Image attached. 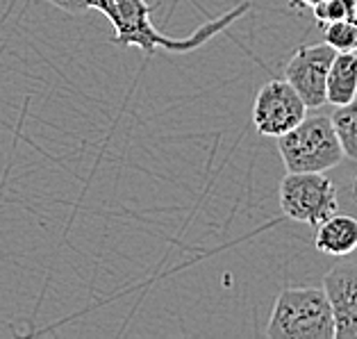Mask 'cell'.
I'll use <instances>...</instances> for the list:
<instances>
[{
	"label": "cell",
	"mask_w": 357,
	"mask_h": 339,
	"mask_svg": "<svg viewBox=\"0 0 357 339\" xmlns=\"http://www.w3.org/2000/svg\"><path fill=\"white\" fill-rule=\"evenodd\" d=\"M46 3L68 14H84L89 10L105 14V19L114 28V41L119 46L123 48L137 46L146 55H155L158 50H167V53H191V50H196L203 43L214 39L216 34L225 32L234 21H239L250 10V3H239L230 12L221 14L219 19L203 23L194 34H189L185 39H176L155 28L151 21L155 7L148 5L146 0H46Z\"/></svg>",
	"instance_id": "cell-1"
},
{
	"label": "cell",
	"mask_w": 357,
	"mask_h": 339,
	"mask_svg": "<svg viewBox=\"0 0 357 339\" xmlns=\"http://www.w3.org/2000/svg\"><path fill=\"white\" fill-rule=\"evenodd\" d=\"M271 339H335L330 301L319 287H287L275 299L266 326Z\"/></svg>",
	"instance_id": "cell-2"
},
{
	"label": "cell",
	"mask_w": 357,
	"mask_h": 339,
	"mask_svg": "<svg viewBox=\"0 0 357 339\" xmlns=\"http://www.w3.org/2000/svg\"><path fill=\"white\" fill-rule=\"evenodd\" d=\"M287 173H326L344 160L330 116H305L289 133L275 139Z\"/></svg>",
	"instance_id": "cell-3"
},
{
	"label": "cell",
	"mask_w": 357,
	"mask_h": 339,
	"mask_svg": "<svg viewBox=\"0 0 357 339\" xmlns=\"http://www.w3.org/2000/svg\"><path fill=\"white\" fill-rule=\"evenodd\" d=\"M280 210L287 219L317 228L339 212L335 182L326 173H287L280 185Z\"/></svg>",
	"instance_id": "cell-4"
},
{
	"label": "cell",
	"mask_w": 357,
	"mask_h": 339,
	"mask_svg": "<svg viewBox=\"0 0 357 339\" xmlns=\"http://www.w3.org/2000/svg\"><path fill=\"white\" fill-rule=\"evenodd\" d=\"M307 116V105L287 80H268L252 103V126L262 137L278 139Z\"/></svg>",
	"instance_id": "cell-5"
},
{
	"label": "cell",
	"mask_w": 357,
	"mask_h": 339,
	"mask_svg": "<svg viewBox=\"0 0 357 339\" xmlns=\"http://www.w3.org/2000/svg\"><path fill=\"white\" fill-rule=\"evenodd\" d=\"M337 50L330 43L301 46L284 66V80L301 96L307 110H319L326 103V80Z\"/></svg>",
	"instance_id": "cell-6"
},
{
	"label": "cell",
	"mask_w": 357,
	"mask_h": 339,
	"mask_svg": "<svg viewBox=\"0 0 357 339\" xmlns=\"http://www.w3.org/2000/svg\"><path fill=\"white\" fill-rule=\"evenodd\" d=\"M324 292L335 317V339H357V257L333 266Z\"/></svg>",
	"instance_id": "cell-7"
},
{
	"label": "cell",
	"mask_w": 357,
	"mask_h": 339,
	"mask_svg": "<svg viewBox=\"0 0 357 339\" xmlns=\"http://www.w3.org/2000/svg\"><path fill=\"white\" fill-rule=\"evenodd\" d=\"M314 248L324 255L348 257L357 250V219L351 214L335 212L317 225Z\"/></svg>",
	"instance_id": "cell-8"
},
{
	"label": "cell",
	"mask_w": 357,
	"mask_h": 339,
	"mask_svg": "<svg viewBox=\"0 0 357 339\" xmlns=\"http://www.w3.org/2000/svg\"><path fill=\"white\" fill-rule=\"evenodd\" d=\"M357 98V53H337L326 80V103L346 105Z\"/></svg>",
	"instance_id": "cell-9"
},
{
	"label": "cell",
	"mask_w": 357,
	"mask_h": 339,
	"mask_svg": "<svg viewBox=\"0 0 357 339\" xmlns=\"http://www.w3.org/2000/svg\"><path fill=\"white\" fill-rule=\"evenodd\" d=\"M330 121H333L337 139L342 144L344 158L357 162V98L346 105H339Z\"/></svg>",
	"instance_id": "cell-10"
},
{
	"label": "cell",
	"mask_w": 357,
	"mask_h": 339,
	"mask_svg": "<svg viewBox=\"0 0 357 339\" xmlns=\"http://www.w3.org/2000/svg\"><path fill=\"white\" fill-rule=\"evenodd\" d=\"M324 37L337 53H357V16L324 25Z\"/></svg>",
	"instance_id": "cell-11"
},
{
	"label": "cell",
	"mask_w": 357,
	"mask_h": 339,
	"mask_svg": "<svg viewBox=\"0 0 357 339\" xmlns=\"http://www.w3.org/2000/svg\"><path fill=\"white\" fill-rule=\"evenodd\" d=\"M312 14H314V19L321 28L328 23L355 19L357 16V0H324V3L312 7Z\"/></svg>",
	"instance_id": "cell-12"
},
{
	"label": "cell",
	"mask_w": 357,
	"mask_h": 339,
	"mask_svg": "<svg viewBox=\"0 0 357 339\" xmlns=\"http://www.w3.org/2000/svg\"><path fill=\"white\" fill-rule=\"evenodd\" d=\"M319 3H324V0H291V5L298 7V10H301V7H310V10H312V7L319 5Z\"/></svg>",
	"instance_id": "cell-13"
},
{
	"label": "cell",
	"mask_w": 357,
	"mask_h": 339,
	"mask_svg": "<svg viewBox=\"0 0 357 339\" xmlns=\"http://www.w3.org/2000/svg\"><path fill=\"white\" fill-rule=\"evenodd\" d=\"M355 196H357V182H355Z\"/></svg>",
	"instance_id": "cell-14"
}]
</instances>
